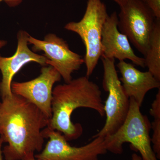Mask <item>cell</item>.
<instances>
[{
    "mask_svg": "<svg viewBox=\"0 0 160 160\" xmlns=\"http://www.w3.org/2000/svg\"><path fill=\"white\" fill-rule=\"evenodd\" d=\"M49 119L36 106L12 93L0 103V137L6 160H22L42 151L45 138L42 130Z\"/></svg>",
    "mask_w": 160,
    "mask_h": 160,
    "instance_id": "6da1fadb",
    "label": "cell"
},
{
    "mask_svg": "<svg viewBox=\"0 0 160 160\" xmlns=\"http://www.w3.org/2000/svg\"><path fill=\"white\" fill-rule=\"evenodd\" d=\"M102 96L99 86L86 76L58 85L52 90V114L47 127L62 133L67 141L78 138L83 128L81 124L72 122V114L78 108H86L104 116Z\"/></svg>",
    "mask_w": 160,
    "mask_h": 160,
    "instance_id": "7a4b0ae2",
    "label": "cell"
},
{
    "mask_svg": "<svg viewBox=\"0 0 160 160\" xmlns=\"http://www.w3.org/2000/svg\"><path fill=\"white\" fill-rule=\"evenodd\" d=\"M129 102V112L122 125L114 133L104 138L106 149L114 154H122L123 144L129 143L139 152L142 160H158L151 147L149 125L141 107L132 98Z\"/></svg>",
    "mask_w": 160,
    "mask_h": 160,
    "instance_id": "3957f363",
    "label": "cell"
},
{
    "mask_svg": "<svg viewBox=\"0 0 160 160\" xmlns=\"http://www.w3.org/2000/svg\"><path fill=\"white\" fill-rule=\"evenodd\" d=\"M108 16L106 5L101 0H88L82 18L65 26V29L77 33L84 43L86 48L84 59L88 78L92 74L102 57V32Z\"/></svg>",
    "mask_w": 160,
    "mask_h": 160,
    "instance_id": "277c9868",
    "label": "cell"
},
{
    "mask_svg": "<svg viewBox=\"0 0 160 160\" xmlns=\"http://www.w3.org/2000/svg\"><path fill=\"white\" fill-rule=\"evenodd\" d=\"M104 75L103 87L108 92L104 104L106 119L102 129L92 137L105 138L114 133L122 125L129 108V98L127 96L119 78L114 59L101 57Z\"/></svg>",
    "mask_w": 160,
    "mask_h": 160,
    "instance_id": "5b68a950",
    "label": "cell"
},
{
    "mask_svg": "<svg viewBox=\"0 0 160 160\" xmlns=\"http://www.w3.org/2000/svg\"><path fill=\"white\" fill-rule=\"evenodd\" d=\"M118 28L145 56L156 18L143 0H127L120 6Z\"/></svg>",
    "mask_w": 160,
    "mask_h": 160,
    "instance_id": "8992f818",
    "label": "cell"
},
{
    "mask_svg": "<svg viewBox=\"0 0 160 160\" xmlns=\"http://www.w3.org/2000/svg\"><path fill=\"white\" fill-rule=\"evenodd\" d=\"M45 139H49L45 148L35 155L39 160H98L107 152L104 138H93L90 142L81 147L69 145L60 132L47 127L42 130Z\"/></svg>",
    "mask_w": 160,
    "mask_h": 160,
    "instance_id": "52a82bcc",
    "label": "cell"
},
{
    "mask_svg": "<svg viewBox=\"0 0 160 160\" xmlns=\"http://www.w3.org/2000/svg\"><path fill=\"white\" fill-rule=\"evenodd\" d=\"M28 44L32 45L34 51H42L47 60L46 65L55 68L61 75L65 83L72 80V74L78 71L85 63L81 55L72 51L67 43L56 35L50 33L44 40L35 38L29 35Z\"/></svg>",
    "mask_w": 160,
    "mask_h": 160,
    "instance_id": "ba28073f",
    "label": "cell"
},
{
    "mask_svg": "<svg viewBox=\"0 0 160 160\" xmlns=\"http://www.w3.org/2000/svg\"><path fill=\"white\" fill-rule=\"evenodd\" d=\"M61 75L51 66L42 68L38 77L28 82H12V93L28 100L38 108L49 119L52 117V88L59 82Z\"/></svg>",
    "mask_w": 160,
    "mask_h": 160,
    "instance_id": "9c48e42d",
    "label": "cell"
},
{
    "mask_svg": "<svg viewBox=\"0 0 160 160\" xmlns=\"http://www.w3.org/2000/svg\"><path fill=\"white\" fill-rule=\"evenodd\" d=\"M29 36L26 32L20 31L17 36V49L14 55L10 57L0 55V70L2 74L0 95L2 98L12 94L11 88L12 79L24 65L32 62L43 66L46 65V57L35 53L28 47Z\"/></svg>",
    "mask_w": 160,
    "mask_h": 160,
    "instance_id": "30bf717a",
    "label": "cell"
},
{
    "mask_svg": "<svg viewBox=\"0 0 160 160\" xmlns=\"http://www.w3.org/2000/svg\"><path fill=\"white\" fill-rule=\"evenodd\" d=\"M118 15L114 12L106 19L103 26L102 35V57L117 59L119 61L130 60L136 66L146 67L144 58L135 53L130 42L118 28Z\"/></svg>",
    "mask_w": 160,
    "mask_h": 160,
    "instance_id": "8fae6325",
    "label": "cell"
},
{
    "mask_svg": "<svg viewBox=\"0 0 160 160\" xmlns=\"http://www.w3.org/2000/svg\"><path fill=\"white\" fill-rule=\"evenodd\" d=\"M117 67L121 73V81L127 96L132 98L141 107L149 90L160 89V81L149 71L142 72L131 63L119 61Z\"/></svg>",
    "mask_w": 160,
    "mask_h": 160,
    "instance_id": "7c38bea8",
    "label": "cell"
},
{
    "mask_svg": "<svg viewBox=\"0 0 160 160\" xmlns=\"http://www.w3.org/2000/svg\"><path fill=\"white\" fill-rule=\"evenodd\" d=\"M144 57L148 71L160 81V21L156 19Z\"/></svg>",
    "mask_w": 160,
    "mask_h": 160,
    "instance_id": "4fadbf2b",
    "label": "cell"
},
{
    "mask_svg": "<svg viewBox=\"0 0 160 160\" xmlns=\"http://www.w3.org/2000/svg\"><path fill=\"white\" fill-rule=\"evenodd\" d=\"M150 114L154 118L152 123L153 134L151 141L153 144L152 149L158 159L160 158V89L151 105Z\"/></svg>",
    "mask_w": 160,
    "mask_h": 160,
    "instance_id": "5bb4252c",
    "label": "cell"
},
{
    "mask_svg": "<svg viewBox=\"0 0 160 160\" xmlns=\"http://www.w3.org/2000/svg\"><path fill=\"white\" fill-rule=\"evenodd\" d=\"M154 15L156 19L160 21V0H143Z\"/></svg>",
    "mask_w": 160,
    "mask_h": 160,
    "instance_id": "9a60e30c",
    "label": "cell"
},
{
    "mask_svg": "<svg viewBox=\"0 0 160 160\" xmlns=\"http://www.w3.org/2000/svg\"><path fill=\"white\" fill-rule=\"evenodd\" d=\"M4 1L10 7H15L19 5L22 0H0V2Z\"/></svg>",
    "mask_w": 160,
    "mask_h": 160,
    "instance_id": "2e32d148",
    "label": "cell"
},
{
    "mask_svg": "<svg viewBox=\"0 0 160 160\" xmlns=\"http://www.w3.org/2000/svg\"><path fill=\"white\" fill-rule=\"evenodd\" d=\"M3 143L4 142L2 139L0 137V160H3L2 149Z\"/></svg>",
    "mask_w": 160,
    "mask_h": 160,
    "instance_id": "e0dca14e",
    "label": "cell"
},
{
    "mask_svg": "<svg viewBox=\"0 0 160 160\" xmlns=\"http://www.w3.org/2000/svg\"><path fill=\"white\" fill-rule=\"evenodd\" d=\"M131 160H142L141 156L136 153H134L132 155Z\"/></svg>",
    "mask_w": 160,
    "mask_h": 160,
    "instance_id": "ac0fdd59",
    "label": "cell"
},
{
    "mask_svg": "<svg viewBox=\"0 0 160 160\" xmlns=\"http://www.w3.org/2000/svg\"><path fill=\"white\" fill-rule=\"evenodd\" d=\"M120 6H123L127 2V0H113Z\"/></svg>",
    "mask_w": 160,
    "mask_h": 160,
    "instance_id": "d6986e66",
    "label": "cell"
},
{
    "mask_svg": "<svg viewBox=\"0 0 160 160\" xmlns=\"http://www.w3.org/2000/svg\"><path fill=\"white\" fill-rule=\"evenodd\" d=\"M22 160H39L35 158V155L31 156L25 158Z\"/></svg>",
    "mask_w": 160,
    "mask_h": 160,
    "instance_id": "ffe728a7",
    "label": "cell"
},
{
    "mask_svg": "<svg viewBox=\"0 0 160 160\" xmlns=\"http://www.w3.org/2000/svg\"><path fill=\"white\" fill-rule=\"evenodd\" d=\"M6 43H7V42L6 41L0 40V49L6 46Z\"/></svg>",
    "mask_w": 160,
    "mask_h": 160,
    "instance_id": "44dd1931",
    "label": "cell"
},
{
    "mask_svg": "<svg viewBox=\"0 0 160 160\" xmlns=\"http://www.w3.org/2000/svg\"><path fill=\"white\" fill-rule=\"evenodd\" d=\"M0 103H1V102H0Z\"/></svg>",
    "mask_w": 160,
    "mask_h": 160,
    "instance_id": "7402d4cb",
    "label": "cell"
}]
</instances>
